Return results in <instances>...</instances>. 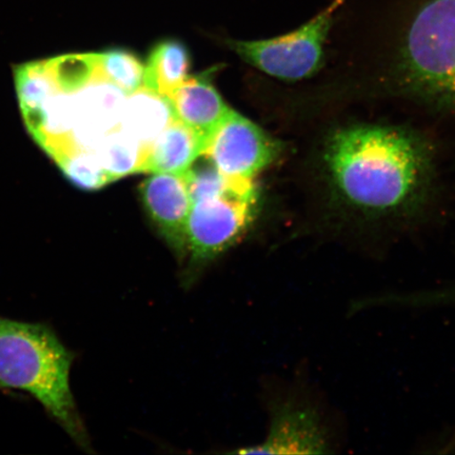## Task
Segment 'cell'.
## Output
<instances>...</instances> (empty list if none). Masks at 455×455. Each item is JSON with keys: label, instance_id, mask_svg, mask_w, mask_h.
<instances>
[{"label": "cell", "instance_id": "6", "mask_svg": "<svg viewBox=\"0 0 455 455\" xmlns=\"http://www.w3.org/2000/svg\"><path fill=\"white\" fill-rule=\"evenodd\" d=\"M280 141L233 110L204 147L220 172L232 179L253 180L282 155Z\"/></svg>", "mask_w": 455, "mask_h": 455}, {"label": "cell", "instance_id": "5", "mask_svg": "<svg viewBox=\"0 0 455 455\" xmlns=\"http://www.w3.org/2000/svg\"><path fill=\"white\" fill-rule=\"evenodd\" d=\"M346 0L331 4L297 30L254 42H227L248 64L286 82H303L320 74L326 64V44L335 16Z\"/></svg>", "mask_w": 455, "mask_h": 455}, {"label": "cell", "instance_id": "10", "mask_svg": "<svg viewBox=\"0 0 455 455\" xmlns=\"http://www.w3.org/2000/svg\"><path fill=\"white\" fill-rule=\"evenodd\" d=\"M206 141L195 130L173 117L147 148L140 172L183 175L202 155Z\"/></svg>", "mask_w": 455, "mask_h": 455}, {"label": "cell", "instance_id": "15", "mask_svg": "<svg viewBox=\"0 0 455 455\" xmlns=\"http://www.w3.org/2000/svg\"><path fill=\"white\" fill-rule=\"evenodd\" d=\"M402 303L411 308H424V307L455 305V286L403 294Z\"/></svg>", "mask_w": 455, "mask_h": 455}, {"label": "cell", "instance_id": "4", "mask_svg": "<svg viewBox=\"0 0 455 455\" xmlns=\"http://www.w3.org/2000/svg\"><path fill=\"white\" fill-rule=\"evenodd\" d=\"M259 212L256 187L240 188L193 202L188 220L185 280L227 251L246 235Z\"/></svg>", "mask_w": 455, "mask_h": 455}, {"label": "cell", "instance_id": "7", "mask_svg": "<svg viewBox=\"0 0 455 455\" xmlns=\"http://www.w3.org/2000/svg\"><path fill=\"white\" fill-rule=\"evenodd\" d=\"M328 426L315 403L288 401L273 409L269 434L240 454H321L331 452Z\"/></svg>", "mask_w": 455, "mask_h": 455}, {"label": "cell", "instance_id": "2", "mask_svg": "<svg viewBox=\"0 0 455 455\" xmlns=\"http://www.w3.org/2000/svg\"><path fill=\"white\" fill-rule=\"evenodd\" d=\"M338 85L339 100H400L455 113V0H428L388 52Z\"/></svg>", "mask_w": 455, "mask_h": 455}, {"label": "cell", "instance_id": "1", "mask_svg": "<svg viewBox=\"0 0 455 455\" xmlns=\"http://www.w3.org/2000/svg\"><path fill=\"white\" fill-rule=\"evenodd\" d=\"M436 161L428 136L406 124H329L312 144V231L379 240L419 229L439 203Z\"/></svg>", "mask_w": 455, "mask_h": 455}, {"label": "cell", "instance_id": "13", "mask_svg": "<svg viewBox=\"0 0 455 455\" xmlns=\"http://www.w3.org/2000/svg\"><path fill=\"white\" fill-rule=\"evenodd\" d=\"M147 148L118 127L101 138L91 152L98 158L102 169L116 180L140 172Z\"/></svg>", "mask_w": 455, "mask_h": 455}, {"label": "cell", "instance_id": "9", "mask_svg": "<svg viewBox=\"0 0 455 455\" xmlns=\"http://www.w3.org/2000/svg\"><path fill=\"white\" fill-rule=\"evenodd\" d=\"M173 117L195 130L207 142L231 112L208 79L187 78L166 98Z\"/></svg>", "mask_w": 455, "mask_h": 455}, {"label": "cell", "instance_id": "8", "mask_svg": "<svg viewBox=\"0 0 455 455\" xmlns=\"http://www.w3.org/2000/svg\"><path fill=\"white\" fill-rule=\"evenodd\" d=\"M140 190L159 235L183 263L188 255L187 227L192 206L184 175L152 174Z\"/></svg>", "mask_w": 455, "mask_h": 455}, {"label": "cell", "instance_id": "11", "mask_svg": "<svg viewBox=\"0 0 455 455\" xmlns=\"http://www.w3.org/2000/svg\"><path fill=\"white\" fill-rule=\"evenodd\" d=\"M172 119L168 100L141 88L127 96L119 127L142 145L149 146Z\"/></svg>", "mask_w": 455, "mask_h": 455}, {"label": "cell", "instance_id": "3", "mask_svg": "<svg viewBox=\"0 0 455 455\" xmlns=\"http://www.w3.org/2000/svg\"><path fill=\"white\" fill-rule=\"evenodd\" d=\"M74 355L44 323L0 316V388L27 392L85 451L90 441L70 386Z\"/></svg>", "mask_w": 455, "mask_h": 455}, {"label": "cell", "instance_id": "12", "mask_svg": "<svg viewBox=\"0 0 455 455\" xmlns=\"http://www.w3.org/2000/svg\"><path fill=\"white\" fill-rule=\"evenodd\" d=\"M189 69L190 57L183 44L159 43L145 66L144 88L167 98L186 81Z\"/></svg>", "mask_w": 455, "mask_h": 455}, {"label": "cell", "instance_id": "14", "mask_svg": "<svg viewBox=\"0 0 455 455\" xmlns=\"http://www.w3.org/2000/svg\"><path fill=\"white\" fill-rule=\"evenodd\" d=\"M98 77L116 85L127 96L144 88L145 66L134 54L123 50L96 53Z\"/></svg>", "mask_w": 455, "mask_h": 455}]
</instances>
